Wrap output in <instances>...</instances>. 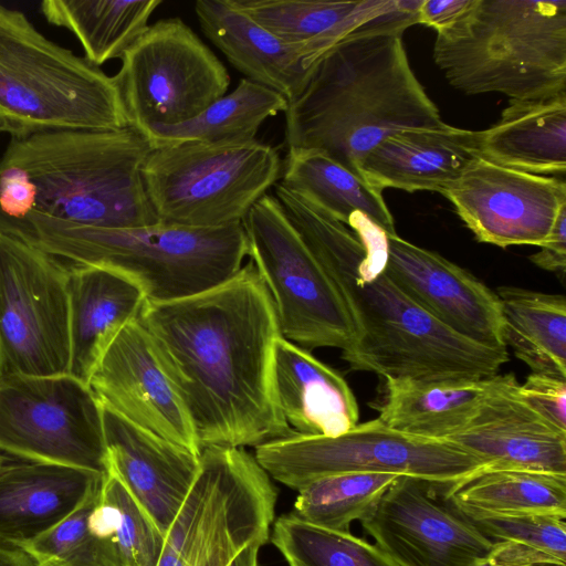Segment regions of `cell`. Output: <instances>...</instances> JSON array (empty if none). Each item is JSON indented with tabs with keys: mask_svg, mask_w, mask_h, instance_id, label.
<instances>
[{
	"mask_svg": "<svg viewBox=\"0 0 566 566\" xmlns=\"http://www.w3.org/2000/svg\"><path fill=\"white\" fill-rule=\"evenodd\" d=\"M138 322L190 418L200 450L258 447L292 433L272 388L281 333L252 262L205 292L145 303Z\"/></svg>",
	"mask_w": 566,
	"mask_h": 566,
	"instance_id": "1",
	"label": "cell"
},
{
	"mask_svg": "<svg viewBox=\"0 0 566 566\" xmlns=\"http://www.w3.org/2000/svg\"><path fill=\"white\" fill-rule=\"evenodd\" d=\"M274 196L348 311L355 344L340 357L350 370L422 381L489 378L506 349L452 332L415 303L386 273L387 232L365 241L325 210L281 182ZM390 234V233H389Z\"/></svg>",
	"mask_w": 566,
	"mask_h": 566,
	"instance_id": "2",
	"label": "cell"
},
{
	"mask_svg": "<svg viewBox=\"0 0 566 566\" xmlns=\"http://www.w3.org/2000/svg\"><path fill=\"white\" fill-rule=\"evenodd\" d=\"M418 9L350 33L316 61L284 113L287 147L321 150L361 177L363 160L387 136L443 123L402 43Z\"/></svg>",
	"mask_w": 566,
	"mask_h": 566,
	"instance_id": "3",
	"label": "cell"
},
{
	"mask_svg": "<svg viewBox=\"0 0 566 566\" xmlns=\"http://www.w3.org/2000/svg\"><path fill=\"white\" fill-rule=\"evenodd\" d=\"M151 149L133 126L11 135L0 158V219L36 214L96 228L158 223L142 177Z\"/></svg>",
	"mask_w": 566,
	"mask_h": 566,
	"instance_id": "4",
	"label": "cell"
},
{
	"mask_svg": "<svg viewBox=\"0 0 566 566\" xmlns=\"http://www.w3.org/2000/svg\"><path fill=\"white\" fill-rule=\"evenodd\" d=\"M0 232L72 265L118 271L142 287L146 303L210 290L237 274L248 256L242 222L221 228L164 222L96 228L30 214L0 219Z\"/></svg>",
	"mask_w": 566,
	"mask_h": 566,
	"instance_id": "5",
	"label": "cell"
},
{
	"mask_svg": "<svg viewBox=\"0 0 566 566\" xmlns=\"http://www.w3.org/2000/svg\"><path fill=\"white\" fill-rule=\"evenodd\" d=\"M433 59L467 94L530 99L566 92V0H474L437 32Z\"/></svg>",
	"mask_w": 566,
	"mask_h": 566,
	"instance_id": "6",
	"label": "cell"
},
{
	"mask_svg": "<svg viewBox=\"0 0 566 566\" xmlns=\"http://www.w3.org/2000/svg\"><path fill=\"white\" fill-rule=\"evenodd\" d=\"M0 113L11 135L130 126L113 76L0 3Z\"/></svg>",
	"mask_w": 566,
	"mask_h": 566,
	"instance_id": "7",
	"label": "cell"
},
{
	"mask_svg": "<svg viewBox=\"0 0 566 566\" xmlns=\"http://www.w3.org/2000/svg\"><path fill=\"white\" fill-rule=\"evenodd\" d=\"M275 148L258 139L155 147L142 167L160 222L190 228L241 223L281 177Z\"/></svg>",
	"mask_w": 566,
	"mask_h": 566,
	"instance_id": "8",
	"label": "cell"
},
{
	"mask_svg": "<svg viewBox=\"0 0 566 566\" xmlns=\"http://www.w3.org/2000/svg\"><path fill=\"white\" fill-rule=\"evenodd\" d=\"M277 491L244 448H206L199 474L165 535L157 566H229L269 542Z\"/></svg>",
	"mask_w": 566,
	"mask_h": 566,
	"instance_id": "9",
	"label": "cell"
},
{
	"mask_svg": "<svg viewBox=\"0 0 566 566\" xmlns=\"http://www.w3.org/2000/svg\"><path fill=\"white\" fill-rule=\"evenodd\" d=\"M270 478L298 491L323 476L389 472L452 484L486 465L447 440L396 431L378 418L335 437L292 432L255 447Z\"/></svg>",
	"mask_w": 566,
	"mask_h": 566,
	"instance_id": "10",
	"label": "cell"
},
{
	"mask_svg": "<svg viewBox=\"0 0 566 566\" xmlns=\"http://www.w3.org/2000/svg\"><path fill=\"white\" fill-rule=\"evenodd\" d=\"M242 226L248 256L271 295L281 336L306 350H348L356 340L348 311L274 195L259 199Z\"/></svg>",
	"mask_w": 566,
	"mask_h": 566,
	"instance_id": "11",
	"label": "cell"
},
{
	"mask_svg": "<svg viewBox=\"0 0 566 566\" xmlns=\"http://www.w3.org/2000/svg\"><path fill=\"white\" fill-rule=\"evenodd\" d=\"M113 76L129 124L146 137L187 122L226 95L230 75L181 19H160L122 56Z\"/></svg>",
	"mask_w": 566,
	"mask_h": 566,
	"instance_id": "12",
	"label": "cell"
},
{
	"mask_svg": "<svg viewBox=\"0 0 566 566\" xmlns=\"http://www.w3.org/2000/svg\"><path fill=\"white\" fill-rule=\"evenodd\" d=\"M0 450L106 475L103 406L69 374L1 376Z\"/></svg>",
	"mask_w": 566,
	"mask_h": 566,
	"instance_id": "13",
	"label": "cell"
},
{
	"mask_svg": "<svg viewBox=\"0 0 566 566\" xmlns=\"http://www.w3.org/2000/svg\"><path fill=\"white\" fill-rule=\"evenodd\" d=\"M70 265L0 232V377L69 374Z\"/></svg>",
	"mask_w": 566,
	"mask_h": 566,
	"instance_id": "14",
	"label": "cell"
},
{
	"mask_svg": "<svg viewBox=\"0 0 566 566\" xmlns=\"http://www.w3.org/2000/svg\"><path fill=\"white\" fill-rule=\"evenodd\" d=\"M448 485L398 475L360 524L398 566H479L495 543L452 502Z\"/></svg>",
	"mask_w": 566,
	"mask_h": 566,
	"instance_id": "15",
	"label": "cell"
},
{
	"mask_svg": "<svg viewBox=\"0 0 566 566\" xmlns=\"http://www.w3.org/2000/svg\"><path fill=\"white\" fill-rule=\"evenodd\" d=\"M442 195L479 242L541 247L566 209L563 178L534 175L476 158Z\"/></svg>",
	"mask_w": 566,
	"mask_h": 566,
	"instance_id": "16",
	"label": "cell"
},
{
	"mask_svg": "<svg viewBox=\"0 0 566 566\" xmlns=\"http://www.w3.org/2000/svg\"><path fill=\"white\" fill-rule=\"evenodd\" d=\"M88 386L103 407L201 454L190 418L138 319L124 326L108 345Z\"/></svg>",
	"mask_w": 566,
	"mask_h": 566,
	"instance_id": "17",
	"label": "cell"
},
{
	"mask_svg": "<svg viewBox=\"0 0 566 566\" xmlns=\"http://www.w3.org/2000/svg\"><path fill=\"white\" fill-rule=\"evenodd\" d=\"M385 271L415 303L452 332L485 347L506 349L496 293L465 269L388 233Z\"/></svg>",
	"mask_w": 566,
	"mask_h": 566,
	"instance_id": "18",
	"label": "cell"
},
{
	"mask_svg": "<svg viewBox=\"0 0 566 566\" xmlns=\"http://www.w3.org/2000/svg\"><path fill=\"white\" fill-rule=\"evenodd\" d=\"M447 441L488 468L566 475V431L524 400L514 374H497L470 422Z\"/></svg>",
	"mask_w": 566,
	"mask_h": 566,
	"instance_id": "19",
	"label": "cell"
},
{
	"mask_svg": "<svg viewBox=\"0 0 566 566\" xmlns=\"http://www.w3.org/2000/svg\"><path fill=\"white\" fill-rule=\"evenodd\" d=\"M108 473L166 535L200 471V455L103 407Z\"/></svg>",
	"mask_w": 566,
	"mask_h": 566,
	"instance_id": "20",
	"label": "cell"
},
{
	"mask_svg": "<svg viewBox=\"0 0 566 566\" xmlns=\"http://www.w3.org/2000/svg\"><path fill=\"white\" fill-rule=\"evenodd\" d=\"M479 134L442 123L394 133L363 160L361 177L384 190L442 192L479 158Z\"/></svg>",
	"mask_w": 566,
	"mask_h": 566,
	"instance_id": "21",
	"label": "cell"
},
{
	"mask_svg": "<svg viewBox=\"0 0 566 566\" xmlns=\"http://www.w3.org/2000/svg\"><path fill=\"white\" fill-rule=\"evenodd\" d=\"M105 475L35 461L0 467V538L23 546L62 522Z\"/></svg>",
	"mask_w": 566,
	"mask_h": 566,
	"instance_id": "22",
	"label": "cell"
},
{
	"mask_svg": "<svg viewBox=\"0 0 566 566\" xmlns=\"http://www.w3.org/2000/svg\"><path fill=\"white\" fill-rule=\"evenodd\" d=\"M272 388L280 413L296 433L335 437L358 423V403L345 378L282 336L274 348Z\"/></svg>",
	"mask_w": 566,
	"mask_h": 566,
	"instance_id": "23",
	"label": "cell"
},
{
	"mask_svg": "<svg viewBox=\"0 0 566 566\" xmlns=\"http://www.w3.org/2000/svg\"><path fill=\"white\" fill-rule=\"evenodd\" d=\"M69 375L88 385L102 355L146 297L127 275L101 266L72 265L69 274Z\"/></svg>",
	"mask_w": 566,
	"mask_h": 566,
	"instance_id": "24",
	"label": "cell"
},
{
	"mask_svg": "<svg viewBox=\"0 0 566 566\" xmlns=\"http://www.w3.org/2000/svg\"><path fill=\"white\" fill-rule=\"evenodd\" d=\"M311 69L350 33L394 14L418 9L422 0H232Z\"/></svg>",
	"mask_w": 566,
	"mask_h": 566,
	"instance_id": "25",
	"label": "cell"
},
{
	"mask_svg": "<svg viewBox=\"0 0 566 566\" xmlns=\"http://www.w3.org/2000/svg\"><path fill=\"white\" fill-rule=\"evenodd\" d=\"M195 13L203 34L245 78L279 92L287 102L301 93L311 69L232 0H198Z\"/></svg>",
	"mask_w": 566,
	"mask_h": 566,
	"instance_id": "26",
	"label": "cell"
},
{
	"mask_svg": "<svg viewBox=\"0 0 566 566\" xmlns=\"http://www.w3.org/2000/svg\"><path fill=\"white\" fill-rule=\"evenodd\" d=\"M479 155L500 166L534 175L566 171V92L511 99L500 119L479 130Z\"/></svg>",
	"mask_w": 566,
	"mask_h": 566,
	"instance_id": "27",
	"label": "cell"
},
{
	"mask_svg": "<svg viewBox=\"0 0 566 566\" xmlns=\"http://www.w3.org/2000/svg\"><path fill=\"white\" fill-rule=\"evenodd\" d=\"M496 375L473 380L386 379L375 407L378 419L402 433L447 440L470 422Z\"/></svg>",
	"mask_w": 566,
	"mask_h": 566,
	"instance_id": "28",
	"label": "cell"
},
{
	"mask_svg": "<svg viewBox=\"0 0 566 566\" xmlns=\"http://www.w3.org/2000/svg\"><path fill=\"white\" fill-rule=\"evenodd\" d=\"M279 181L354 232L371 221L387 233H397L382 190L321 150L287 147Z\"/></svg>",
	"mask_w": 566,
	"mask_h": 566,
	"instance_id": "29",
	"label": "cell"
},
{
	"mask_svg": "<svg viewBox=\"0 0 566 566\" xmlns=\"http://www.w3.org/2000/svg\"><path fill=\"white\" fill-rule=\"evenodd\" d=\"M505 346L531 373L566 378V300L517 286H500Z\"/></svg>",
	"mask_w": 566,
	"mask_h": 566,
	"instance_id": "30",
	"label": "cell"
},
{
	"mask_svg": "<svg viewBox=\"0 0 566 566\" xmlns=\"http://www.w3.org/2000/svg\"><path fill=\"white\" fill-rule=\"evenodd\" d=\"M447 494L465 514L566 516V475L483 468L449 484Z\"/></svg>",
	"mask_w": 566,
	"mask_h": 566,
	"instance_id": "31",
	"label": "cell"
},
{
	"mask_svg": "<svg viewBox=\"0 0 566 566\" xmlns=\"http://www.w3.org/2000/svg\"><path fill=\"white\" fill-rule=\"evenodd\" d=\"M161 0H45V19L71 31L81 42L84 57L96 66L124 53L148 28Z\"/></svg>",
	"mask_w": 566,
	"mask_h": 566,
	"instance_id": "32",
	"label": "cell"
},
{
	"mask_svg": "<svg viewBox=\"0 0 566 566\" xmlns=\"http://www.w3.org/2000/svg\"><path fill=\"white\" fill-rule=\"evenodd\" d=\"M287 104L279 92L244 77L232 92L196 117L175 126L156 128L147 138L153 148L185 142L251 140L269 117L285 113Z\"/></svg>",
	"mask_w": 566,
	"mask_h": 566,
	"instance_id": "33",
	"label": "cell"
},
{
	"mask_svg": "<svg viewBox=\"0 0 566 566\" xmlns=\"http://www.w3.org/2000/svg\"><path fill=\"white\" fill-rule=\"evenodd\" d=\"M399 474L347 472L319 478L297 491L292 515L324 528L349 532L375 506Z\"/></svg>",
	"mask_w": 566,
	"mask_h": 566,
	"instance_id": "34",
	"label": "cell"
},
{
	"mask_svg": "<svg viewBox=\"0 0 566 566\" xmlns=\"http://www.w3.org/2000/svg\"><path fill=\"white\" fill-rule=\"evenodd\" d=\"M465 514V513H464ZM495 543L489 557L493 566H566V516L465 514Z\"/></svg>",
	"mask_w": 566,
	"mask_h": 566,
	"instance_id": "35",
	"label": "cell"
},
{
	"mask_svg": "<svg viewBox=\"0 0 566 566\" xmlns=\"http://www.w3.org/2000/svg\"><path fill=\"white\" fill-rule=\"evenodd\" d=\"M90 524L111 542L125 566H157L165 535L112 473L104 478Z\"/></svg>",
	"mask_w": 566,
	"mask_h": 566,
	"instance_id": "36",
	"label": "cell"
},
{
	"mask_svg": "<svg viewBox=\"0 0 566 566\" xmlns=\"http://www.w3.org/2000/svg\"><path fill=\"white\" fill-rule=\"evenodd\" d=\"M269 541L289 566H398L376 544L285 514L273 522Z\"/></svg>",
	"mask_w": 566,
	"mask_h": 566,
	"instance_id": "37",
	"label": "cell"
},
{
	"mask_svg": "<svg viewBox=\"0 0 566 566\" xmlns=\"http://www.w3.org/2000/svg\"><path fill=\"white\" fill-rule=\"evenodd\" d=\"M101 486L62 522L22 546L40 566H125L109 541L90 524Z\"/></svg>",
	"mask_w": 566,
	"mask_h": 566,
	"instance_id": "38",
	"label": "cell"
},
{
	"mask_svg": "<svg viewBox=\"0 0 566 566\" xmlns=\"http://www.w3.org/2000/svg\"><path fill=\"white\" fill-rule=\"evenodd\" d=\"M520 392L537 413L566 431V378L531 373L520 384Z\"/></svg>",
	"mask_w": 566,
	"mask_h": 566,
	"instance_id": "39",
	"label": "cell"
},
{
	"mask_svg": "<svg viewBox=\"0 0 566 566\" xmlns=\"http://www.w3.org/2000/svg\"><path fill=\"white\" fill-rule=\"evenodd\" d=\"M539 248L538 252L530 256L531 262L543 270L560 274L563 279L566 270V209L559 212Z\"/></svg>",
	"mask_w": 566,
	"mask_h": 566,
	"instance_id": "40",
	"label": "cell"
},
{
	"mask_svg": "<svg viewBox=\"0 0 566 566\" xmlns=\"http://www.w3.org/2000/svg\"><path fill=\"white\" fill-rule=\"evenodd\" d=\"M474 0H422L418 23L433 28L437 32L454 24L472 6Z\"/></svg>",
	"mask_w": 566,
	"mask_h": 566,
	"instance_id": "41",
	"label": "cell"
},
{
	"mask_svg": "<svg viewBox=\"0 0 566 566\" xmlns=\"http://www.w3.org/2000/svg\"><path fill=\"white\" fill-rule=\"evenodd\" d=\"M0 566H40L22 546L0 538Z\"/></svg>",
	"mask_w": 566,
	"mask_h": 566,
	"instance_id": "42",
	"label": "cell"
},
{
	"mask_svg": "<svg viewBox=\"0 0 566 566\" xmlns=\"http://www.w3.org/2000/svg\"><path fill=\"white\" fill-rule=\"evenodd\" d=\"M263 545L261 541L249 543L235 555L229 566H258L259 551Z\"/></svg>",
	"mask_w": 566,
	"mask_h": 566,
	"instance_id": "43",
	"label": "cell"
},
{
	"mask_svg": "<svg viewBox=\"0 0 566 566\" xmlns=\"http://www.w3.org/2000/svg\"><path fill=\"white\" fill-rule=\"evenodd\" d=\"M4 132H8V128H7L6 122L0 113V134L4 133Z\"/></svg>",
	"mask_w": 566,
	"mask_h": 566,
	"instance_id": "44",
	"label": "cell"
},
{
	"mask_svg": "<svg viewBox=\"0 0 566 566\" xmlns=\"http://www.w3.org/2000/svg\"><path fill=\"white\" fill-rule=\"evenodd\" d=\"M532 566H564V565L543 563V564H535V565H532Z\"/></svg>",
	"mask_w": 566,
	"mask_h": 566,
	"instance_id": "45",
	"label": "cell"
},
{
	"mask_svg": "<svg viewBox=\"0 0 566 566\" xmlns=\"http://www.w3.org/2000/svg\"><path fill=\"white\" fill-rule=\"evenodd\" d=\"M4 462H6L4 457H2V455L0 454V467H1Z\"/></svg>",
	"mask_w": 566,
	"mask_h": 566,
	"instance_id": "46",
	"label": "cell"
}]
</instances>
